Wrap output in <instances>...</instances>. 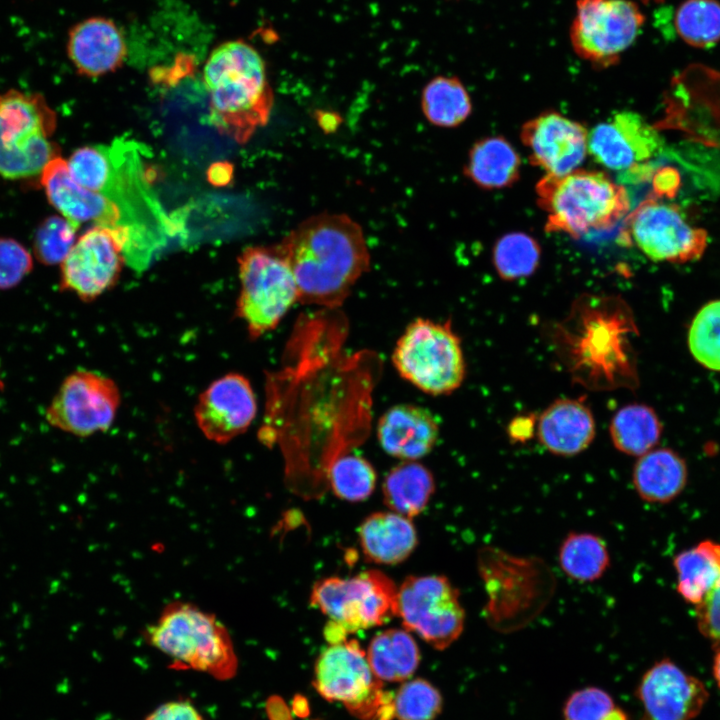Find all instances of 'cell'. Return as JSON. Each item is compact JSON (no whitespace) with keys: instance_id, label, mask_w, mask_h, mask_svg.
<instances>
[{"instance_id":"obj_1","label":"cell","mask_w":720,"mask_h":720,"mask_svg":"<svg viewBox=\"0 0 720 720\" xmlns=\"http://www.w3.org/2000/svg\"><path fill=\"white\" fill-rule=\"evenodd\" d=\"M141 153L135 141L116 138L108 146L81 147L67 161L77 183L119 208L129 231L123 257L137 271L146 269L176 232L152 189Z\"/></svg>"},{"instance_id":"obj_2","label":"cell","mask_w":720,"mask_h":720,"mask_svg":"<svg viewBox=\"0 0 720 720\" xmlns=\"http://www.w3.org/2000/svg\"><path fill=\"white\" fill-rule=\"evenodd\" d=\"M631 311L616 296L582 295L553 330L561 361L573 380L591 390L633 387L636 381L629 335Z\"/></svg>"},{"instance_id":"obj_3","label":"cell","mask_w":720,"mask_h":720,"mask_svg":"<svg viewBox=\"0 0 720 720\" xmlns=\"http://www.w3.org/2000/svg\"><path fill=\"white\" fill-rule=\"evenodd\" d=\"M278 245L295 277L299 302L304 304L341 305L370 266L363 230L345 214L311 216Z\"/></svg>"},{"instance_id":"obj_4","label":"cell","mask_w":720,"mask_h":720,"mask_svg":"<svg viewBox=\"0 0 720 720\" xmlns=\"http://www.w3.org/2000/svg\"><path fill=\"white\" fill-rule=\"evenodd\" d=\"M210 96V122L240 144L267 124L273 106L266 66L259 52L243 40L217 46L203 69Z\"/></svg>"},{"instance_id":"obj_5","label":"cell","mask_w":720,"mask_h":720,"mask_svg":"<svg viewBox=\"0 0 720 720\" xmlns=\"http://www.w3.org/2000/svg\"><path fill=\"white\" fill-rule=\"evenodd\" d=\"M536 194L547 215L545 230L574 238L612 230L630 209L626 188L602 171L546 174L538 181Z\"/></svg>"},{"instance_id":"obj_6","label":"cell","mask_w":720,"mask_h":720,"mask_svg":"<svg viewBox=\"0 0 720 720\" xmlns=\"http://www.w3.org/2000/svg\"><path fill=\"white\" fill-rule=\"evenodd\" d=\"M146 641L171 660L175 670L230 680L238 670L232 638L214 614L190 602L173 601L144 631Z\"/></svg>"},{"instance_id":"obj_7","label":"cell","mask_w":720,"mask_h":720,"mask_svg":"<svg viewBox=\"0 0 720 720\" xmlns=\"http://www.w3.org/2000/svg\"><path fill=\"white\" fill-rule=\"evenodd\" d=\"M479 571L488 594L489 624L497 630L521 628L546 605L555 583L545 563L487 547L479 554Z\"/></svg>"},{"instance_id":"obj_8","label":"cell","mask_w":720,"mask_h":720,"mask_svg":"<svg viewBox=\"0 0 720 720\" xmlns=\"http://www.w3.org/2000/svg\"><path fill=\"white\" fill-rule=\"evenodd\" d=\"M56 113L39 93L10 89L0 93V177L9 180L41 175L59 156L51 140Z\"/></svg>"},{"instance_id":"obj_9","label":"cell","mask_w":720,"mask_h":720,"mask_svg":"<svg viewBox=\"0 0 720 720\" xmlns=\"http://www.w3.org/2000/svg\"><path fill=\"white\" fill-rule=\"evenodd\" d=\"M392 363L402 378L431 395L449 394L465 378L461 342L450 322L412 321L394 347Z\"/></svg>"},{"instance_id":"obj_10","label":"cell","mask_w":720,"mask_h":720,"mask_svg":"<svg viewBox=\"0 0 720 720\" xmlns=\"http://www.w3.org/2000/svg\"><path fill=\"white\" fill-rule=\"evenodd\" d=\"M240 293L236 315L253 339L274 329L295 302L298 288L279 245L247 247L238 257Z\"/></svg>"},{"instance_id":"obj_11","label":"cell","mask_w":720,"mask_h":720,"mask_svg":"<svg viewBox=\"0 0 720 720\" xmlns=\"http://www.w3.org/2000/svg\"><path fill=\"white\" fill-rule=\"evenodd\" d=\"M397 591L384 573L367 570L351 578L318 580L310 602L347 635L380 626L396 616Z\"/></svg>"},{"instance_id":"obj_12","label":"cell","mask_w":720,"mask_h":720,"mask_svg":"<svg viewBox=\"0 0 720 720\" xmlns=\"http://www.w3.org/2000/svg\"><path fill=\"white\" fill-rule=\"evenodd\" d=\"M313 685L327 701L341 702L363 720H377L390 700L355 639L332 643L318 656Z\"/></svg>"},{"instance_id":"obj_13","label":"cell","mask_w":720,"mask_h":720,"mask_svg":"<svg viewBox=\"0 0 720 720\" xmlns=\"http://www.w3.org/2000/svg\"><path fill=\"white\" fill-rule=\"evenodd\" d=\"M396 616L433 648H448L462 634L460 593L443 575L409 576L397 591Z\"/></svg>"},{"instance_id":"obj_14","label":"cell","mask_w":720,"mask_h":720,"mask_svg":"<svg viewBox=\"0 0 720 720\" xmlns=\"http://www.w3.org/2000/svg\"><path fill=\"white\" fill-rule=\"evenodd\" d=\"M570 27L576 54L597 65L615 64L637 38L645 17L630 0H578Z\"/></svg>"},{"instance_id":"obj_15","label":"cell","mask_w":720,"mask_h":720,"mask_svg":"<svg viewBox=\"0 0 720 720\" xmlns=\"http://www.w3.org/2000/svg\"><path fill=\"white\" fill-rule=\"evenodd\" d=\"M627 216L622 239L654 261L684 263L704 252L706 232L691 226L675 205L645 200Z\"/></svg>"},{"instance_id":"obj_16","label":"cell","mask_w":720,"mask_h":720,"mask_svg":"<svg viewBox=\"0 0 720 720\" xmlns=\"http://www.w3.org/2000/svg\"><path fill=\"white\" fill-rule=\"evenodd\" d=\"M119 403L120 392L112 379L78 370L64 380L47 409L46 418L62 431L89 436L111 426Z\"/></svg>"},{"instance_id":"obj_17","label":"cell","mask_w":720,"mask_h":720,"mask_svg":"<svg viewBox=\"0 0 720 720\" xmlns=\"http://www.w3.org/2000/svg\"><path fill=\"white\" fill-rule=\"evenodd\" d=\"M124 263L115 236L94 226L76 240L61 263V288L83 301H92L116 284Z\"/></svg>"},{"instance_id":"obj_18","label":"cell","mask_w":720,"mask_h":720,"mask_svg":"<svg viewBox=\"0 0 720 720\" xmlns=\"http://www.w3.org/2000/svg\"><path fill=\"white\" fill-rule=\"evenodd\" d=\"M49 202L77 227L84 222L108 229L120 243L122 252L129 242V231L119 208L102 194L89 190L71 176L67 161L52 159L40 175Z\"/></svg>"},{"instance_id":"obj_19","label":"cell","mask_w":720,"mask_h":720,"mask_svg":"<svg viewBox=\"0 0 720 720\" xmlns=\"http://www.w3.org/2000/svg\"><path fill=\"white\" fill-rule=\"evenodd\" d=\"M662 146L657 130L632 111L617 112L588 133V152L595 161L621 172L644 165Z\"/></svg>"},{"instance_id":"obj_20","label":"cell","mask_w":720,"mask_h":720,"mask_svg":"<svg viewBox=\"0 0 720 720\" xmlns=\"http://www.w3.org/2000/svg\"><path fill=\"white\" fill-rule=\"evenodd\" d=\"M637 696L643 720H692L703 709L709 693L704 683L669 659H662L643 675Z\"/></svg>"},{"instance_id":"obj_21","label":"cell","mask_w":720,"mask_h":720,"mask_svg":"<svg viewBox=\"0 0 720 720\" xmlns=\"http://www.w3.org/2000/svg\"><path fill=\"white\" fill-rule=\"evenodd\" d=\"M520 135L532 164L548 175L561 176L578 169L588 152L586 128L555 111L527 121Z\"/></svg>"},{"instance_id":"obj_22","label":"cell","mask_w":720,"mask_h":720,"mask_svg":"<svg viewBox=\"0 0 720 720\" xmlns=\"http://www.w3.org/2000/svg\"><path fill=\"white\" fill-rule=\"evenodd\" d=\"M256 411V397L249 380L241 374L229 373L203 391L194 414L206 438L225 444L247 430Z\"/></svg>"},{"instance_id":"obj_23","label":"cell","mask_w":720,"mask_h":720,"mask_svg":"<svg viewBox=\"0 0 720 720\" xmlns=\"http://www.w3.org/2000/svg\"><path fill=\"white\" fill-rule=\"evenodd\" d=\"M66 51L77 72L97 77L119 68L127 55V44L120 27L110 18L93 16L73 25Z\"/></svg>"},{"instance_id":"obj_24","label":"cell","mask_w":720,"mask_h":720,"mask_svg":"<svg viewBox=\"0 0 720 720\" xmlns=\"http://www.w3.org/2000/svg\"><path fill=\"white\" fill-rule=\"evenodd\" d=\"M439 426L430 411L413 404H398L380 417L377 438L383 450L403 461H416L435 446Z\"/></svg>"},{"instance_id":"obj_25","label":"cell","mask_w":720,"mask_h":720,"mask_svg":"<svg viewBox=\"0 0 720 720\" xmlns=\"http://www.w3.org/2000/svg\"><path fill=\"white\" fill-rule=\"evenodd\" d=\"M595 420L590 408L579 399L562 398L552 402L539 416L537 435L552 454L575 456L595 437Z\"/></svg>"},{"instance_id":"obj_26","label":"cell","mask_w":720,"mask_h":720,"mask_svg":"<svg viewBox=\"0 0 720 720\" xmlns=\"http://www.w3.org/2000/svg\"><path fill=\"white\" fill-rule=\"evenodd\" d=\"M358 534L365 558L377 564L403 562L418 543L410 518L393 511L370 514L360 524Z\"/></svg>"},{"instance_id":"obj_27","label":"cell","mask_w":720,"mask_h":720,"mask_svg":"<svg viewBox=\"0 0 720 720\" xmlns=\"http://www.w3.org/2000/svg\"><path fill=\"white\" fill-rule=\"evenodd\" d=\"M687 482L683 459L668 448H657L639 456L632 472V483L639 497L649 503L675 499Z\"/></svg>"},{"instance_id":"obj_28","label":"cell","mask_w":720,"mask_h":720,"mask_svg":"<svg viewBox=\"0 0 720 720\" xmlns=\"http://www.w3.org/2000/svg\"><path fill=\"white\" fill-rule=\"evenodd\" d=\"M521 160L514 147L501 136L478 140L472 146L465 175L485 189L511 186L520 176Z\"/></svg>"},{"instance_id":"obj_29","label":"cell","mask_w":720,"mask_h":720,"mask_svg":"<svg viewBox=\"0 0 720 720\" xmlns=\"http://www.w3.org/2000/svg\"><path fill=\"white\" fill-rule=\"evenodd\" d=\"M366 657L378 680L403 682L417 669L420 651L407 630L391 628L377 633L371 639Z\"/></svg>"},{"instance_id":"obj_30","label":"cell","mask_w":720,"mask_h":720,"mask_svg":"<svg viewBox=\"0 0 720 720\" xmlns=\"http://www.w3.org/2000/svg\"><path fill=\"white\" fill-rule=\"evenodd\" d=\"M435 489L429 469L416 461H403L386 475L383 499L391 511L411 518L427 506Z\"/></svg>"},{"instance_id":"obj_31","label":"cell","mask_w":720,"mask_h":720,"mask_svg":"<svg viewBox=\"0 0 720 720\" xmlns=\"http://www.w3.org/2000/svg\"><path fill=\"white\" fill-rule=\"evenodd\" d=\"M673 564L679 594L688 603L698 605L720 577V543L702 541L679 553Z\"/></svg>"},{"instance_id":"obj_32","label":"cell","mask_w":720,"mask_h":720,"mask_svg":"<svg viewBox=\"0 0 720 720\" xmlns=\"http://www.w3.org/2000/svg\"><path fill=\"white\" fill-rule=\"evenodd\" d=\"M662 427L655 411L643 404H629L613 416L609 433L614 447L630 456H641L657 444Z\"/></svg>"},{"instance_id":"obj_33","label":"cell","mask_w":720,"mask_h":720,"mask_svg":"<svg viewBox=\"0 0 720 720\" xmlns=\"http://www.w3.org/2000/svg\"><path fill=\"white\" fill-rule=\"evenodd\" d=\"M558 560L562 571L578 582L596 581L610 566L606 542L590 532L568 533L559 546Z\"/></svg>"},{"instance_id":"obj_34","label":"cell","mask_w":720,"mask_h":720,"mask_svg":"<svg viewBox=\"0 0 720 720\" xmlns=\"http://www.w3.org/2000/svg\"><path fill=\"white\" fill-rule=\"evenodd\" d=\"M421 108L430 123L451 128L467 119L472 104L466 88L458 78L437 76L425 85Z\"/></svg>"},{"instance_id":"obj_35","label":"cell","mask_w":720,"mask_h":720,"mask_svg":"<svg viewBox=\"0 0 720 720\" xmlns=\"http://www.w3.org/2000/svg\"><path fill=\"white\" fill-rule=\"evenodd\" d=\"M676 31L687 44L707 48L720 40V3L717 0H685L674 18Z\"/></svg>"},{"instance_id":"obj_36","label":"cell","mask_w":720,"mask_h":720,"mask_svg":"<svg viewBox=\"0 0 720 720\" xmlns=\"http://www.w3.org/2000/svg\"><path fill=\"white\" fill-rule=\"evenodd\" d=\"M541 249L538 242L523 232L503 235L496 242L492 259L501 279L513 281L528 277L539 265Z\"/></svg>"},{"instance_id":"obj_37","label":"cell","mask_w":720,"mask_h":720,"mask_svg":"<svg viewBox=\"0 0 720 720\" xmlns=\"http://www.w3.org/2000/svg\"><path fill=\"white\" fill-rule=\"evenodd\" d=\"M328 479L337 497L359 502L372 494L376 484V472L365 458L347 454L339 456L330 465Z\"/></svg>"},{"instance_id":"obj_38","label":"cell","mask_w":720,"mask_h":720,"mask_svg":"<svg viewBox=\"0 0 720 720\" xmlns=\"http://www.w3.org/2000/svg\"><path fill=\"white\" fill-rule=\"evenodd\" d=\"M688 345L701 365L720 371V300L698 311L689 328Z\"/></svg>"},{"instance_id":"obj_39","label":"cell","mask_w":720,"mask_h":720,"mask_svg":"<svg viewBox=\"0 0 720 720\" xmlns=\"http://www.w3.org/2000/svg\"><path fill=\"white\" fill-rule=\"evenodd\" d=\"M442 705L439 690L420 678L404 682L393 696L394 716L398 720H434Z\"/></svg>"},{"instance_id":"obj_40","label":"cell","mask_w":720,"mask_h":720,"mask_svg":"<svg viewBox=\"0 0 720 720\" xmlns=\"http://www.w3.org/2000/svg\"><path fill=\"white\" fill-rule=\"evenodd\" d=\"M79 227L63 216L46 218L34 235L33 249L43 264H61L76 242Z\"/></svg>"},{"instance_id":"obj_41","label":"cell","mask_w":720,"mask_h":720,"mask_svg":"<svg viewBox=\"0 0 720 720\" xmlns=\"http://www.w3.org/2000/svg\"><path fill=\"white\" fill-rule=\"evenodd\" d=\"M614 707L613 699L606 691L587 687L570 695L563 715L565 720H602Z\"/></svg>"},{"instance_id":"obj_42","label":"cell","mask_w":720,"mask_h":720,"mask_svg":"<svg viewBox=\"0 0 720 720\" xmlns=\"http://www.w3.org/2000/svg\"><path fill=\"white\" fill-rule=\"evenodd\" d=\"M32 267V256L21 243L12 238H0V289L15 287Z\"/></svg>"},{"instance_id":"obj_43","label":"cell","mask_w":720,"mask_h":720,"mask_svg":"<svg viewBox=\"0 0 720 720\" xmlns=\"http://www.w3.org/2000/svg\"><path fill=\"white\" fill-rule=\"evenodd\" d=\"M696 620L700 632L720 644V577L704 599L696 605Z\"/></svg>"},{"instance_id":"obj_44","label":"cell","mask_w":720,"mask_h":720,"mask_svg":"<svg viewBox=\"0 0 720 720\" xmlns=\"http://www.w3.org/2000/svg\"><path fill=\"white\" fill-rule=\"evenodd\" d=\"M144 720H205L196 707L186 700H175L158 706Z\"/></svg>"},{"instance_id":"obj_45","label":"cell","mask_w":720,"mask_h":720,"mask_svg":"<svg viewBox=\"0 0 720 720\" xmlns=\"http://www.w3.org/2000/svg\"><path fill=\"white\" fill-rule=\"evenodd\" d=\"M534 431V419L530 416L514 419L508 428L510 439L523 442L531 438Z\"/></svg>"},{"instance_id":"obj_46","label":"cell","mask_w":720,"mask_h":720,"mask_svg":"<svg viewBox=\"0 0 720 720\" xmlns=\"http://www.w3.org/2000/svg\"><path fill=\"white\" fill-rule=\"evenodd\" d=\"M218 174H211L210 179L214 183H226L230 179V167L226 168L225 164H216L214 168Z\"/></svg>"},{"instance_id":"obj_47","label":"cell","mask_w":720,"mask_h":720,"mask_svg":"<svg viewBox=\"0 0 720 720\" xmlns=\"http://www.w3.org/2000/svg\"><path fill=\"white\" fill-rule=\"evenodd\" d=\"M602 720H628V718L622 709L614 707Z\"/></svg>"},{"instance_id":"obj_48","label":"cell","mask_w":720,"mask_h":720,"mask_svg":"<svg viewBox=\"0 0 720 720\" xmlns=\"http://www.w3.org/2000/svg\"><path fill=\"white\" fill-rule=\"evenodd\" d=\"M293 707L294 712L299 716H305L308 714V705L304 702L303 698H295Z\"/></svg>"},{"instance_id":"obj_49","label":"cell","mask_w":720,"mask_h":720,"mask_svg":"<svg viewBox=\"0 0 720 720\" xmlns=\"http://www.w3.org/2000/svg\"><path fill=\"white\" fill-rule=\"evenodd\" d=\"M713 676L717 686L720 688V650L713 661Z\"/></svg>"},{"instance_id":"obj_50","label":"cell","mask_w":720,"mask_h":720,"mask_svg":"<svg viewBox=\"0 0 720 720\" xmlns=\"http://www.w3.org/2000/svg\"><path fill=\"white\" fill-rule=\"evenodd\" d=\"M640 1L647 4V3H651V2L658 3V2H662L663 0H640Z\"/></svg>"}]
</instances>
